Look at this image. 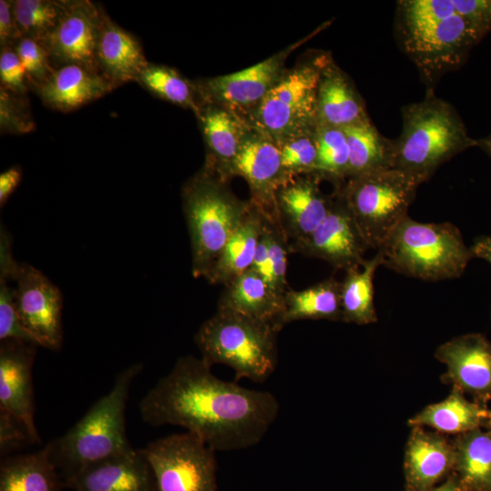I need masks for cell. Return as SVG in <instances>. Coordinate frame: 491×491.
I'll use <instances>...</instances> for the list:
<instances>
[{
    "label": "cell",
    "mask_w": 491,
    "mask_h": 491,
    "mask_svg": "<svg viewBox=\"0 0 491 491\" xmlns=\"http://www.w3.org/2000/svg\"><path fill=\"white\" fill-rule=\"evenodd\" d=\"M30 444L34 443L24 425L11 414L0 408L1 458Z\"/></svg>",
    "instance_id": "b9f144b4"
},
{
    "label": "cell",
    "mask_w": 491,
    "mask_h": 491,
    "mask_svg": "<svg viewBox=\"0 0 491 491\" xmlns=\"http://www.w3.org/2000/svg\"><path fill=\"white\" fill-rule=\"evenodd\" d=\"M478 145L480 146L486 153H487L491 156V135L477 140Z\"/></svg>",
    "instance_id": "681fc988"
},
{
    "label": "cell",
    "mask_w": 491,
    "mask_h": 491,
    "mask_svg": "<svg viewBox=\"0 0 491 491\" xmlns=\"http://www.w3.org/2000/svg\"><path fill=\"white\" fill-rule=\"evenodd\" d=\"M315 175L295 176L276 192V213L280 229L288 245L309 236L326 216L332 200L319 188Z\"/></svg>",
    "instance_id": "ac0fdd59"
},
{
    "label": "cell",
    "mask_w": 491,
    "mask_h": 491,
    "mask_svg": "<svg viewBox=\"0 0 491 491\" xmlns=\"http://www.w3.org/2000/svg\"><path fill=\"white\" fill-rule=\"evenodd\" d=\"M402 36L406 52L430 82L462 65L478 42L457 13L428 27L402 32Z\"/></svg>",
    "instance_id": "8fae6325"
},
{
    "label": "cell",
    "mask_w": 491,
    "mask_h": 491,
    "mask_svg": "<svg viewBox=\"0 0 491 491\" xmlns=\"http://www.w3.org/2000/svg\"><path fill=\"white\" fill-rule=\"evenodd\" d=\"M383 266L426 281L459 277L474 255L452 223H422L406 216L377 250Z\"/></svg>",
    "instance_id": "8992f818"
},
{
    "label": "cell",
    "mask_w": 491,
    "mask_h": 491,
    "mask_svg": "<svg viewBox=\"0 0 491 491\" xmlns=\"http://www.w3.org/2000/svg\"><path fill=\"white\" fill-rule=\"evenodd\" d=\"M477 41L491 31V0H453Z\"/></svg>",
    "instance_id": "60d3db41"
},
{
    "label": "cell",
    "mask_w": 491,
    "mask_h": 491,
    "mask_svg": "<svg viewBox=\"0 0 491 491\" xmlns=\"http://www.w3.org/2000/svg\"><path fill=\"white\" fill-rule=\"evenodd\" d=\"M36 345L15 339L0 345V408L24 425L34 444L41 442L35 424L32 378Z\"/></svg>",
    "instance_id": "e0dca14e"
},
{
    "label": "cell",
    "mask_w": 491,
    "mask_h": 491,
    "mask_svg": "<svg viewBox=\"0 0 491 491\" xmlns=\"http://www.w3.org/2000/svg\"><path fill=\"white\" fill-rule=\"evenodd\" d=\"M198 117L209 150L205 167L226 182L232 177L233 162L251 125L233 111L209 102L203 104Z\"/></svg>",
    "instance_id": "44dd1931"
},
{
    "label": "cell",
    "mask_w": 491,
    "mask_h": 491,
    "mask_svg": "<svg viewBox=\"0 0 491 491\" xmlns=\"http://www.w3.org/2000/svg\"><path fill=\"white\" fill-rule=\"evenodd\" d=\"M367 248L337 190L332 195L326 216L315 231L304 240L289 246L290 252L323 259L346 272L363 266Z\"/></svg>",
    "instance_id": "5bb4252c"
},
{
    "label": "cell",
    "mask_w": 491,
    "mask_h": 491,
    "mask_svg": "<svg viewBox=\"0 0 491 491\" xmlns=\"http://www.w3.org/2000/svg\"><path fill=\"white\" fill-rule=\"evenodd\" d=\"M486 406L470 401L458 390L443 401L426 406L408 420L410 426H428L442 433L463 434L481 427L486 418Z\"/></svg>",
    "instance_id": "f1b7e54d"
},
{
    "label": "cell",
    "mask_w": 491,
    "mask_h": 491,
    "mask_svg": "<svg viewBox=\"0 0 491 491\" xmlns=\"http://www.w3.org/2000/svg\"><path fill=\"white\" fill-rule=\"evenodd\" d=\"M453 472L465 491H491V435L477 427L457 435L453 442Z\"/></svg>",
    "instance_id": "4dcf8cb0"
},
{
    "label": "cell",
    "mask_w": 491,
    "mask_h": 491,
    "mask_svg": "<svg viewBox=\"0 0 491 491\" xmlns=\"http://www.w3.org/2000/svg\"><path fill=\"white\" fill-rule=\"evenodd\" d=\"M316 143L317 150L315 175L320 179L341 182L347 179L349 150L342 128L316 125Z\"/></svg>",
    "instance_id": "e575fe53"
},
{
    "label": "cell",
    "mask_w": 491,
    "mask_h": 491,
    "mask_svg": "<svg viewBox=\"0 0 491 491\" xmlns=\"http://www.w3.org/2000/svg\"><path fill=\"white\" fill-rule=\"evenodd\" d=\"M21 38L15 22L13 1H0V43L2 48L10 47Z\"/></svg>",
    "instance_id": "ee69618b"
},
{
    "label": "cell",
    "mask_w": 491,
    "mask_h": 491,
    "mask_svg": "<svg viewBox=\"0 0 491 491\" xmlns=\"http://www.w3.org/2000/svg\"><path fill=\"white\" fill-rule=\"evenodd\" d=\"M485 423L486 424V426L488 428V432L491 435V410H487L486 418Z\"/></svg>",
    "instance_id": "f907efd6"
},
{
    "label": "cell",
    "mask_w": 491,
    "mask_h": 491,
    "mask_svg": "<svg viewBox=\"0 0 491 491\" xmlns=\"http://www.w3.org/2000/svg\"><path fill=\"white\" fill-rule=\"evenodd\" d=\"M20 264L12 256V243L9 234L1 226L0 231V280L15 281Z\"/></svg>",
    "instance_id": "f6af8a7d"
},
{
    "label": "cell",
    "mask_w": 491,
    "mask_h": 491,
    "mask_svg": "<svg viewBox=\"0 0 491 491\" xmlns=\"http://www.w3.org/2000/svg\"><path fill=\"white\" fill-rule=\"evenodd\" d=\"M417 176L397 168L349 177L336 190L368 248L376 251L406 217L418 186Z\"/></svg>",
    "instance_id": "52a82bcc"
},
{
    "label": "cell",
    "mask_w": 491,
    "mask_h": 491,
    "mask_svg": "<svg viewBox=\"0 0 491 491\" xmlns=\"http://www.w3.org/2000/svg\"><path fill=\"white\" fill-rule=\"evenodd\" d=\"M25 70L15 53L11 47L2 48L0 54V78L5 87L17 93L26 90L25 78Z\"/></svg>",
    "instance_id": "7bdbcfd3"
},
{
    "label": "cell",
    "mask_w": 491,
    "mask_h": 491,
    "mask_svg": "<svg viewBox=\"0 0 491 491\" xmlns=\"http://www.w3.org/2000/svg\"><path fill=\"white\" fill-rule=\"evenodd\" d=\"M365 103L349 77L331 58L322 70L316 95V125L345 128L367 118Z\"/></svg>",
    "instance_id": "603a6c76"
},
{
    "label": "cell",
    "mask_w": 491,
    "mask_h": 491,
    "mask_svg": "<svg viewBox=\"0 0 491 491\" xmlns=\"http://www.w3.org/2000/svg\"><path fill=\"white\" fill-rule=\"evenodd\" d=\"M137 82L155 95L173 104L193 110L198 116L203 105L196 85H193L174 68L148 64L138 75Z\"/></svg>",
    "instance_id": "d6a6232c"
},
{
    "label": "cell",
    "mask_w": 491,
    "mask_h": 491,
    "mask_svg": "<svg viewBox=\"0 0 491 491\" xmlns=\"http://www.w3.org/2000/svg\"><path fill=\"white\" fill-rule=\"evenodd\" d=\"M331 58L318 52L286 69L249 117L250 125L276 144L316 128L319 79Z\"/></svg>",
    "instance_id": "ba28073f"
},
{
    "label": "cell",
    "mask_w": 491,
    "mask_h": 491,
    "mask_svg": "<svg viewBox=\"0 0 491 491\" xmlns=\"http://www.w3.org/2000/svg\"><path fill=\"white\" fill-rule=\"evenodd\" d=\"M406 491H408V490H406Z\"/></svg>",
    "instance_id": "816d5d0a"
},
{
    "label": "cell",
    "mask_w": 491,
    "mask_h": 491,
    "mask_svg": "<svg viewBox=\"0 0 491 491\" xmlns=\"http://www.w3.org/2000/svg\"><path fill=\"white\" fill-rule=\"evenodd\" d=\"M217 308L270 324L275 328L284 308V294L249 269L225 286Z\"/></svg>",
    "instance_id": "cb8c5ba5"
},
{
    "label": "cell",
    "mask_w": 491,
    "mask_h": 491,
    "mask_svg": "<svg viewBox=\"0 0 491 491\" xmlns=\"http://www.w3.org/2000/svg\"><path fill=\"white\" fill-rule=\"evenodd\" d=\"M426 491H465L456 475L452 472L447 479L439 486Z\"/></svg>",
    "instance_id": "c3c4849f"
},
{
    "label": "cell",
    "mask_w": 491,
    "mask_h": 491,
    "mask_svg": "<svg viewBox=\"0 0 491 491\" xmlns=\"http://www.w3.org/2000/svg\"><path fill=\"white\" fill-rule=\"evenodd\" d=\"M474 257H479L491 264V235L477 237L470 247Z\"/></svg>",
    "instance_id": "7dc6e473"
},
{
    "label": "cell",
    "mask_w": 491,
    "mask_h": 491,
    "mask_svg": "<svg viewBox=\"0 0 491 491\" xmlns=\"http://www.w3.org/2000/svg\"><path fill=\"white\" fill-rule=\"evenodd\" d=\"M142 369L137 363L121 371L107 394L67 432L46 444L63 483L90 464L133 448L125 432V408L132 383Z\"/></svg>",
    "instance_id": "7a4b0ae2"
},
{
    "label": "cell",
    "mask_w": 491,
    "mask_h": 491,
    "mask_svg": "<svg viewBox=\"0 0 491 491\" xmlns=\"http://www.w3.org/2000/svg\"><path fill=\"white\" fill-rule=\"evenodd\" d=\"M266 219L251 204L249 212L205 276L210 284L225 286L251 268Z\"/></svg>",
    "instance_id": "484cf974"
},
{
    "label": "cell",
    "mask_w": 491,
    "mask_h": 491,
    "mask_svg": "<svg viewBox=\"0 0 491 491\" xmlns=\"http://www.w3.org/2000/svg\"><path fill=\"white\" fill-rule=\"evenodd\" d=\"M17 54L26 74V77L38 87L55 71L46 48L39 42L21 37L15 45Z\"/></svg>",
    "instance_id": "f35d334b"
},
{
    "label": "cell",
    "mask_w": 491,
    "mask_h": 491,
    "mask_svg": "<svg viewBox=\"0 0 491 491\" xmlns=\"http://www.w3.org/2000/svg\"><path fill=\"white\" fill-rule=\"evenodd\" d=\"M201 357L184 356L139 402L144 422L178 426L215 451L243 450L258 444L279 413L268 391L215 376Z\"/></svg>",
    "instance_id": "6da1fadb"
},
{
    "label": "cell",
    "mask_w": 491,
    "mask_h": 491,
    "mask_svg": "<svg viewBox=\"0 0 491 491\" xmlns=\"http://www.w3.org/2000/svg\"><path fill=\"white\" fill-rule=\"evenodd\" d=\"M383 266L379 252L363 266L346 271L341 281L342 321L356 325H368L377 321L374 306L373 280L376 270Z\"/></svg>",
    "instance_id": "1f68e13d"
},
{
    "label": "cell",
    "mask_w": 491,
    "mask_h": 491,
    "mask_svg": "<svg viewBox=\"0 0 491 491\" xmlns=\"http://www.w3.org/2000/svg\"><path fill=\"white\" fill-rule=\"evenodd\" d=\"M62 485L47 445L34 453L1 460L0 491H60Z\"/></svg>",
    "instance_id": "83f0119b"
},
{
    "label": "cell",
    "mask_w": 491,
    "mask_h": 491,
    "mask_svg": "<svg viewBox=\"0 0 491 491\" xmlns=\"http://www.w3.org/2000/svg\"><path fill=\"white\" fill-rule=\"evenodd\" d=\"M15 282V305L23 327L35 344L60 349L63 300L58 287L26 263L20 264Z\"/></svg>",
    "instance_id": "30bf717a"
},
{
    "label": "cell",
    "mask_w": 491,
    "mask_h": 491,
    "mask_svg": "<svg viewBox=\"0 0 491 491\" xmlns=\"http://www.w3.org/2000/svg\"><path fill=\"white\" fill-rule=\"evenodd\" d=\"M277 145L283 168L291 178L315 173L317 157L316 128L286 138Z\"/></svg>",
    "instance_id": "8d00e7d4"
},
{
    "label": "cell",
    "mask_w": 491,
    "mask_h": 491,
    "mask_svg": "<svg viewBox=\"0 0 491 491\" xmlns=\"http://www.w3.org/2000/svg\"><path fill=\"white\" fill-rule=\"evenodd\" d=\"M102 12L89 1H70L66 12L44 44L52 65L56 68L76 65L98 73L95 51Z\"/></svg>",
    "instance_id": "2e32d148"
},
{
    "label": "cell",
    "mask_w": 491,
    "mask_h": 491,
    "mask_svg": "<svg viewBox=\"0 0 491 491\" xmlns=\"http://www.w3.org/2000/svg\"><path fill=\"white\" fill-rule=\"evenodd\" d=\"M403 128L394 140L395 165L423 183L459 153L478 145L455 108L431 92L402 109Z\"/></svg>",
    "instance_id": "3957f363"
},
{
    "label": "cell",
    "mask_w": 491,
    "mask_h": 491,
    "mask_svg": "<svg viewBox=\"0 0 491 491\" xmlns=\"http://www.w3.org/2000/svg\"><path fill=\"white\" fill-rule=\"evenodd\" d=\"M155 491H218L215 451L195 435L172 434L140 449Z\"/></svg>",
    "instance_id": "9c48e42d"
},
{
    "label": "cell",
    "mask_w": 491,
    "mask_h": 491,
    "mask_svg": "<svg viewBox=\"0 0 491 491\" xmlns=\"http://www.w3.org/2000/svg\"><path fill=\"white\" fill-rule=\"evenodd\" d=\"M397 5L401 33L428 27L456 14L453 0H404Z\"/></svg>",
    "instance_id": "d590c367"
},
{
    "label": "cell",
    "mask_w": 491,
    "mask_h": 491,
    "mask_svg": "<svg viewBox=\"0 0 491 491\" xmlns=\"http://www.w3.org/2000/svg\"><path fill=\"white\" fill-rule=\"evenodd\" d=\"M297 44L239 72L205 79L196 85L202 100L222 105L247 122L285 73V61Z\"/></svg>",
    "instance_id": "4fadbf2b"
},
{
    "label": "cell",
    "mask_w": 491,
    "mask_h": 491,
    "mask_svg": "<svg viewBox=\"0 0 491 491\" xmlns=\"http://www.w3.org/2000/svg\"><path fill=\"white\" fill-rule=\"evenodd\" d=\"M342 129L349 150L347 178L394 168V141L383 136L369 117Z\"/></svg>",
    "instance_id": "f546056e"
},
{
    "label": "cell",
    "mask_w": 491,
    "mask_h": 491,
    "mask_svg": "<svg viewBox=\"0 0 491 491\" xmlns=\"http://www.w3.org/2000/svg\"><path fill=\"white\" fill-rule=\"evenodd\" d=\"M21 180V170L18 167H12L0 175V205L6 202Z\"/></svg>",
    "instance_id": "bcb514c9"
},
{
    "label": "cell",
    "mask_w": 491,
    "mask_h": 491,
    "mask_svg": "<svg viewBox=\"0 0 491 491\" xmlns=\"http://www.w3.org/2000/svg\"><path fill=\"white\" fill-rule=\"evenodd\" d=\"M235 175L247 182L250 203L267 220L278 225L276 192L292 179L283 168L278 145L251 126L233 162L231 176Z\"/></svg>",
    "instance_id": "7c38bea8"
},
{
    "label": "cell",
    "mask_w": 491,
    "mask_h": 491,
    "mask_svg": "<svg viewBox=\"0 0 491 491\" xmlns=\"http://www.w3.org/2000/svg\"><path fill=\"white\" fill-rule=\"evenodd\" d=\"M305 319L342 321L341 281L329 277L303 290L286 291L275 329L279 333L286 325Z\"/></svg>",
    "instance_id": "4316f807"
},
{
    "label": "cell",
    "mask_w": 491,
    "mask_h": 491,
    "mask_svg": "<svg viewBox=\"0 0 491 491\" xmlns=\"http://www.w3.org/2000/svg\"><path fill=\"white\" fill-rule=\"evenodd\" d=\"M455 447L441 435L413 426L404 460L408 491H426L453 472Z\"/></svg>",
    "instance_id": "ffe728a7"
},
{
    "label": "cell",
    "mask_w": 491,
    "mask_h": 491,
    "mask_svg": "<svg viewBox=\"0 0 491 491\" xmlns=\"http://www.w3.org/2000/svg\"><path fill=\"white\" fill-rule=\"evenodd\" d=\"M435 356L446 366L444 380L486 406L491 399V342L482 334L469 333L437 347Z\"/></svg>",
    "instance_id": "9a60e30c"
},
{
    "label": "cell",
    "mask_w": 491,
    "mask_h": 491,
    "mask_svg": "<svg viewBox=\"0 0 491 491\" xmlns=\"http://www.w3.org/2000/svg\"><path fill=\"white\" fill-rule=\"evenodd\" d=\"M277 334L270 324L217 308L199 326L194 339L201 358L210 366H229L235 382L262 383L276 368Z\"/></svg>",
    "instance_id": "5b68a950"
},
{
    "label": "cell",
    "mask_w": 491,
    "mask_h": 491,
    "mask_svg": "<svg viewBox=\"0 0 491 491\" xmlns=\"http://www.w3.org/2000/svg\"><path fill=\"white\" fill-rule=\"evenodd\" d=\"M95 61L98 73L114 86L137 79L149 64L137 39L102 12Z\"/></svg>",
    "instance_id": "7402d4cb"
},
{
    "label": "cell",
    "mask_w": 491,
    "mask_h": 491,
    "mask_svg": "<svg viewBox=\"0 0 491 491\" xmlns=\"http://www.w3.org/2000/svg\"><path fill=\"white\" fill-rule=\"evenodd\" d=\"M9 339L34 342L20 321L15 288L10 287L7 281L0 280V340Z\"/></svg>",
    "instance_id": "ab89813d"
},
{
    "label": "cell",
    "mask_w": 491,
    "mask_h": 491,
    "mask_svg": "<svg viewBox=\"0 0 491 491\" xmlns=\"http://www.w3.org/2000/svg\"><path fill=\"white\" fill-rule=\"evenodd\" d=\"M114 87L100 74L68 65L55 68L37 88L48 106L67 112L103 96Z\"/></svg>",
    "instance_id": "d4e9b609"
},
{
    "label": "cell",
    "mask_w": 491,
    "mask_h": 491,
    "mask_svg": "<svg viewBox=\"0 0 491 491\" xmlns=\"http://www.w3.org/2000/svg\"><path fill=\"white\" fill-rule=\"evenodd\" d=\"M225 183L204 166L183 188L195 277H205L251 208L250 201L237 198Z\"/></svg>",
    "instance_id": "277c9868"
},
{
    "label": "cell",
    "mask_w": 491,
    "mask_h": 491,
    "mask_svg": "<svg viewBox=\"0 0 491 491\" xmlns=\"http://www.w3.org/2000/svg\"><path fill=\"white\" fill-rule=\"evenodd\" d=\"M264 231L267 241L271 286L279 293L285 294L288 290L286 269L289 245L278 225L266 219Z\"/></svg>",
    "instance_id": "74e56055"
},
{
    "label": "cell",
    "mask_w": 491,
    "mask_h": 491,
    "mask_svg": "<svg viewBox=\"0 0 491 491\" xmlns=\"http://www.w3.org/2000/svg\"><path fill=\"white\" fill-rule=\"evenodd\" d=\"M64 486L74 491H155L146 459L134 448L83 467Z\"/></svg>",
    "instance_id": "d6986e66"
},
{
    "label": "cell",
    "mask_w": 491,
    "mask_h": 491,
    "mask_svg": "<svg viewBox=\"0 0 491 491\" xmlns=\"http://www.w3.org/2000/svg\"><path fill=\"white\" fill-rule=\"evenodd\" d=\"M70 1L15 0L14 15L21 37L43 45L66 12Z\"/></svg>",
    "instance_id": "836d02e7"
}]
</instances>
